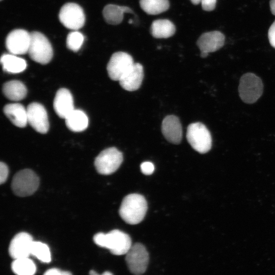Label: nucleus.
I'll use <instances>...</instances> for the list:
<instances>
[{
    "label": "nucleus",
    "mask_w": 275,
    "mask_h": 275,
    "mask_svg": "<svg viewBox=\"0 0 275 275\" xmlns=\"http://www.w3.org/2000/svg\"><path fill=\"white\" fill-rule=\"evenodd\" d=\"M147 210V203L144 197L138 194H131L124 197L119 212L126 223L136 225L143 221Z\"/></svg>",
    "instance_id": "1"
},
{
    "label": "nucleus",
    "mask_w": 275,
    "mask_h": 275,
    "mask_svg": "<svg viewBox=\"0 0 275 275\" xmlns=\"http://www.w3.org/2000/svg\"><path fill=\"white\" fill-rule=\"evenodd\" d=\"M93 240L97 245L107 249L115 255L126 254L132 245L130 236L117 229L106 234L97 233L94 236Z\"/></svg>",
    "instance_id": "2"
},
{
    "label": "nucleus",
    "mask_w": 275,
    "mask_h": 275,
    "mask_svg": "<svg viewBox=\"0 0 275 275\" xmlns=\"http://www.w3.org/2000/svg\"><path fill=\"white\" fill-rule=\"evenodd\" d=\"M28 53L35 62L46 64L51 60L53 50L50 42L45 36L38 32H33L31 33Z\"/></svg>",
    "instance_id": "3"
},
{
    "label": "nucleus",
    "mask_w": 275,
    "mask_h": 275,
    "mask_svg": "<svg viewBox=\"0 0 275 275\" xmlns=\"http://www.w3.org/2000/svg\"><path fill=\"white\" fill-rule=\"evenodd\" d=\"M39 185V178L36 174L32 170L24 169L14 176L11 188L16 195L24 197L33 194Z\"/></svg>",
    "instance_id": "4"
},
{
    "label": "nucleus",
    "mask_w": 275,
    "mask_h": 275,
    "mask_svg": "<svg viewBox=\"0 0 275 275\" xmlns=\"http://www.w3.org/2000/svg\"><path fill=\"white\" fill-rule=\"evenodd\" d=\"M186 138L192 148L200 153H207L211 148V134L205 125L201 123H194L188 125Z\"/></svg>",
    "instance_id": "5"
},
{
    "label": "nucleus",
    "mask_w": 275,
    "mask_h": 275,
    "mask_svg": "<svg viewBox=\"0 0 275 275\" xmlns=\"http://www.w3.org/2000/svg\"><path fill=\"white\" fill-rule=\"evenodd\" d=\"M263 85L261 79L252 73H246L240 78L238 87L239 95L245 103H255L261 96Z\"/></svg>",
    "instance_id": "6"
},
{
    "label": "nucleus",
    "mask_w": 275,
    "mask_h": 275,
    "mask_svg": "<svg viewBox=\"0 0 275 275\" xmlns=\"http://www.w3.org/2000/svg\"><path fill=\"white\" fill-rule=\"evenodd\" d=\"M123 161L122 153L115 147L102 151L96 157L94 165L100 174L109 175L116 172Z\"/></svg>",
    "instance_id": "7"
},
{
    "label": "nucleus",
    "mask_w": 275,
    "mask_h": 275,
    "mask_svg": "<svg viewBox=\"0 0 275 275\" xmlns=\"http://www.w3.org/2000/svg\"><path fill=\"white\" fill-rule=\"evenodd\" d=\"M149 260V254L146 248L140 243L132 244L126 254L127 267L134 275H141L146 271Z\"/></svg>",
    "instance_id": "8"
},
{
    "label": "nucleus",
    "mask_w": 275,
    "mask_h": 275,
    "mask_svg": "<svg viewBox=\"0 0 275 275\" xmlns=\"http://www.w3.org/2000/svg\"><path fill=\"white\" fill-rule=\"evenodd\" d=\"M59 18L64 26L74 31L82 28L85 22V15L82 8L73 3H68L62 6Z\"/></svg>",
    "instance_id": "9"
},
{
    "label": "nucleus",
    "mask_w": 275,
    "mask_h": 275,
    "mask_svg": "<svg viewBox=\"0 0 275 275\" xmlns=\"http://www.w3.org/2000/svg\"><path fill=\"white\" fill-rule=\"evenodd\" d=\"M134 63L132 57L126 52L119 51L113 53L107 65L109 78L119 81Z\"/></svg>",
    "instance_id": "10"
},
{
    "label": "nucleus",
    "mask_w": 275,
    "mask_h": 275,
    "mask_svg": "<svg viewBox=\"0 0 275 275\" xmlns=\"http://www.w3.org/2000/svg\"><path fill=\"white\" fill-rule=\"evenodd\" d=\"M31 42V33L22 29L11 31L6 39V47L11 54L18 55L28 53Z\"/></svg>",
    "instance_id": "11"
},
{
    "label": "nucleus",
    "mask_w": 275,
    "mask_h": 275,
    "mask_svg": "<svg viewBox=\"0 0 275 275\" xmlns=\"http://www.w3.org/2000/svg\"><path fill=\"white\" fill-rule=\"evenodd\" d=\"M28 122L36 131L46 133L49 129L47 112L40 103L33 102L27 107Z\"/></svg>",
    "instance_id": "12"
},
{
    "label": "nucleus",
    "mask_w": 275,
    "mask_h": 275,
    "mask_svg": "<svg viewBox=\"0 0 275 275\" xmlns=\"http://www.w3.org/2000/svg\"><path fill=\"white\" fill-rule=\"evenodd\" d=\"M225 37L217 31L206 32L200 36L197 45L201 51V57L206 58L210 52H214L224 45Z\"/></svg>",
    "instance_id": "13"
},
{
    "label": "nucleus",
    "mask_w": 275,
    "mask_h": 275,
    "mask_svg": "<svg viewBox=\"0 0 275 275\" xmlns=\"http://www.w3.org/2000/svg\"><path fill=\"white\" fill-rule=\"evenodd\" d=\"M34 241L32 236L26 232L17 234L11 240L9 247L10 256L14 259L29 257Z\"/></svg>",
    "instance_id": "14"
},
{
    "label": "nucleus",
    "mask_w": 275,
    "mask_h": 275,
    "mask_svg": "<svg viewBox=\"0 0 275 275\" xmlns=\"http://www.w3.org/2000/svg\"><path fill=\"white\" fill-rule=\"evenodd\" d=\"M162 133L169 142L178 144L182 138V129L181 123L175 116L169 115L163 120L161 125Z\"/></svg>",
    "instance_id": "15"
},
{
    "label": "nucleus",
    "mask_w": 275,
    "mask_h": 275,
    "mask_svg": "<svg viewBox=\"0 0 275 275\" xmlns=\"http://www.w3.org/2000/svg\"><path fill=\"white\" fill-rule=\"evenodd\" d=\"M53 108L58 116L65 119L74 109L73 97L67 89H60L57 92L54 100Z\"/></svg>",
    "instance_id": "16"
},
{
    "label": "nucleus",
    "mask_w": 275,
    "mask_h": 275,
    "mask_svg": "<svg viewBox=\"0 0 275 275\" xmlns=\"http://www.w3.org/2000/svg\"><path fill=\"white\" fill-rule=\"evenodd\" d=\"M143 77V67L141 64L136 63L119 81L125 90L133 91L140 87Z\"/></svg>",
    "instance_id": "17"
},
{
    "label": "nucleus",
    "mask_w": 275,
    "mask_h": 275,
    "mask_svg": "<svg viewBox=\"0 0 275 275\" xmlns=\"http://www.w3.org/2000/svg\"><path fill=\"white\" fill-rule=\"evenodd\" d=\"M4 113L16 126L24 127L28 123L27 110L21 104H8L4 108Z\"/></svg>",
    "instance_id": "18"
},
{
    "label": "nucleus",
    "mask_w": 275,
    "mask_h": 275,
    "mask_svg": "<svg viewBox=\"0 0 275 275\" xmlns=\"http://www.w3.org/2000/svg\"><path fill=\"white\" fill-rule=\"evenodd\" d=\"M125 13H133V11L126 6L109 4L104 7L102 12L105 20L113 25L118 24L122 22Z\"/></svg>",
    "instance_id": "19"
},
{
    "label": "nucleus",
    "mask_w": 275,
    "mask_h": 275,
    "mask_svg": "<svg viewBox=\"0 0 275 275\" xmlns=\"http://www.w3.org/2000/svg\"><path fill=\"white\" fill-rule=\"evenodd\" d=\"M3 92L8 99L17 101L25 97L27 89L21 81L13 80L4 84L3 86Z\"/></svg>",
    "instance_id": "20"
},
{
    "label": "nucleus",
    "mask_w": 275,
    "mask_h": 275,
    "mask_svg": "<svg viewBox=\"0 0 275 275\" xmlns=\"http://www.w3.org/2000/svg\"><path fill=\"white\" fill-rule=\"evenodd\" d=\"M150 31L155 38H167L174 35L176 28L168 19H157L152 23Z\"/></svg>",
    "instance_id": "21"
},
{
    "label": "nucleus",
    "mask_w": 275,
    "mask_h": 275,
    "mask_svg": "<svg viewBox=\"0 0 275 275\" xmlns=\"http://www.w3.org/2000/svg\"><path fill=\"white\" fill-rule=\"evenodd\" d=\"M65 119L67 127L74 132L84 131L88 126V117L79 109H74Z\"/></svg>",
    "instance_id": "22"
},
{
    "label": "nucleus",
    "mask_w": 275,
    "mask_h": 275,
    "mask_svg": "<svg viewBox=\"0 0 275 275\" xmlns=\"http://www.w3.org/2000/svg\"><path fill=\"white\" fill-rule=\"evenodd\" d=\"M1 63L3 70L9 73H20L26 67V63L24 59L11 53L4 54L1 57Z\"/></svg>",
    "instance_id": "23"
},
{
    "label": "nucleus",
    "mask_w": 275,
    "mask_h": 275,
    "mask_svg": "<svg viewBox=\"0 0 275 275\" xmlns=\"http://www.w3.org/2000/svg\"><path fill=\"white\" fill-rule=\"evenodd\" d=\"M142 9L149 15H157L166 11L170 7L168 0H140Z\"/></svg>",
    "instance_id": "24"
},
{
    "label": "nucleus",
    "mask_w": 275,
    "mask_h": 275,
    "mask_svg": "<svg viewBox=\"0 0 275 275\" xmlns=\"http://www.w3.org/2000/svg\"><path fill=\"white\" fill-rule=\"evenodd\" d=\"M11 268L16 275H34L36 271L35 264L29 257L14 259Z\"/></svg>",
    "instance_id": "25"
},
{
    "label": "nucleus",
    "mask_w": 275,
    "mask_h": 275,
    "mask_svg": "<svg viewBox=\"0 0 275 275\" xmlns=\"http://www.w3.org/2000/svg\"><path fill=\"white\" fill-rule=\"evenodd\" d=\"M31 255L44 263H49L51 261L49 248L47 244L42 242L34 241L31 249Z\"/></svg>",
    "instance_id": "26"
},
{
    "label": "nucleus",
    "mask_w": 275,
    "mask_h": 275,
    "mask_svg": "<svg viewBox=\"0 0 275 275\" xmlns=\"http://www.w3.org/2000/svg\"><path fill=\"white\" fill-rule=\"evenodd\" d=\"M84 41L83 35L77 31H74L68 34L66 39L67 48L76 52L81 47Z\"/></svg>",
    "instance_id": "27"
},
{
    "label": "nucleus",
    "mask_w": 275,
    "mask_h": 275,
    "mask_svg": "<svg viewBox=\"0 0 275 275\" xmlns=\"http://www.w3.org/2000/svg\"><path fill=\"white\" fill-rule=\"evenodd\" d=\"M142 172L147 175L152 174L154 171V164L149 161H146L142 163L140 166Z\"/></svg>",
    "instance_id": "28"
},
{
    "label": "nucleus",
    "mask_w": 275,
    "mask_h": 275,
    "mask_svg": "<svg viewBox=\"0 0 275 275\" xmlns=\"http://www.w3.org/2000/svg\"><path fill=\"white\" fill-rule=\"evenodd\" d=\"M216 0H201L202 9L206 11L213 10L216 6Z\"/></svg>",
    "instance_id": "29"
},
{
    "label": "nucleus",
    "mask_w": 275,
    "mask_h": 275,
    "mask_svg": "<svg viewBox=\"0 0 275 275\" xmlns=\"http://www.w3.org/2000/svg\"><path fill=\"white\" fill-rule=\"evenodd\" d=\"M9 170L6 163L1 162L0 163V183H3L7 179Z\"/></svg>",
    "instance_id": "30"
},
{
    "label": "nucleus",
    "mask_w": 275,
    "mask_h": 275,
    "mask_svg": "<svg viewBox=\"0 0 275 275\" xmlns=\"http://www.w3.org/2000/svg\"><path fill=\"white\" fill-rule=\"evenodd\" d=\"M268 37L270 45L275 48V20L268 30Z\"/></svg>",
    "instance_id": "31"
},
{
    "label": "nucleus",
    "mask_w": 275,
    "mask_h": 275,
    "mask_svg": "<svg viewBox=\"0 0 275 275\" xmlns=\"http://www.w3.org/2000/svg\"><path fill=\"white\" fill-rule=\"evenodd\" d=\"M43 275H72L67 271H63L58 268H51L45 271Z\"/></svg>",
    "instance_id": "32"
},
{
    "label": "nucleus",
    "mask_w": 275,
    "mask_h": 275,
    "mask_svg": "<svg viewBox=\"0 0 275 275\" xmlns=\"http://www.w3.org/2000/svg\"><path fill=\"white\" fill-rule=\"evenodd\" d=\"M269 6L271 13L275 15V0H270Z\"/></svg>",
    "instance_id": "33"
},
{
    "label": "nucleus",
    "mask_w": 275,
    "mask_h": 275,
    "mask_svg": "<svg viewBox=\"0 0 275 275\" xmlns=\"http://www.w3.org/2000/svg\"><path fill=\"white\" fill-rule=\"evenodd\" d=\"M90 275H113V274L109 271H105L103 272V273H102V274H99L95 271L91 270L90 272Z\"/></svg>",
    "instance_id": "34"
},
{
    "label": "nucleus",
    "mask_w": 275,
    "mask_h": 275,
    "mask_svg": "<svg viewBox=\"0 0 275 275\" xmlns=\"http://www.w3.org/2000/svg\"><path fill=\"white\" fill-rule=\"evenodd\" d=\"M194 5H198L201 3V0H190Z\"/></svg>",
    "instance_id": "35"
}]
</instances>
